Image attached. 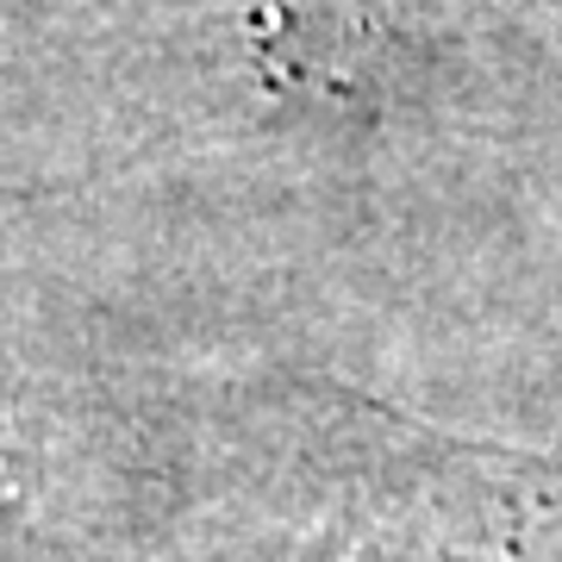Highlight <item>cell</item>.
<instances>
[{
	"label": "cell",
	"instance_id": "obj_1",
	"mask_svg": "<svg viewBox=\"0 0 562 562\" xmlns=\"http://www.w3.org/2000/svg\"><path fill=\"white\" fill-rule=\"evenodd\" d=\"M32 482H38V443L20 413H0V519H13L32 501Z\"/></svg>",
	"mask_w": 562,
	"mask_h": 562
}]
</instances>
